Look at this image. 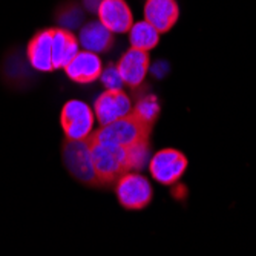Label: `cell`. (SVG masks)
<instances>
[{
	"label": "cell",
	"instance_id": "obj_7",
	"mask_svg": "<svg viewBox=\"0 0 256 256\" xmlns=\"http://www.w3.org/2000/svg\"><path fill=\"white\" fill-rule=\"evenodd\" d=\"M96 117L102 126L117 122L132 110V103L123 90H104L96 100Z\"/></svg>",
	"mask_w": 256,
	"mask_h": 256
},
{
	"label": "cell",
	"instance_id": "obj_14",
	"mask_svg": "<svg viewBox=\"0 0 256 256\" xmlns=\"http://www.w3.org/2000/svg\"><path fill=\"white\" fill-rule=\"evenodd\" d=\"M114 43L112 32L100 22H90L80 31V44L84 51L100 54L106 52Z\"/></svg>",
	"mask_w": 256,
	"mask_h": 256
},
{
	"label": "cell",
	"instance_id": "obj_10",
	"mask_svg": "<svg viewBox=\"0 0 256 256\" xmlns=\"http://www.w3.org/2000/svg\"><path fill=\"white\" fill-rule=\"evenodd\" d=\"M117 69L122 76L123 83H126L130 88H138L148 74L149 56L144 51L130 48L123 54V57L117 63Z\"/></svg>",
	"mask_w": 256,
	"mask_h": 256
},
{
	"label": "cell",
	"instance_id": "obj_11",
	"mask_svg": "<svg viewBox=\"0 0 256 256\" xmlns=\"http://www.w3.org/2000/svg\"><path fill=\"white\" fill-rule=\"evenodd\" d=\"M64 71L69 78L77 83H92L102 76L103 66L98 54L78 51V54L71 60V63L64 68Z\"/></svg>",
	"mask_w": 256,
	"mask_h": 256
},
{
	"label": "cell",
	"instance_id": "obj_6",
	"mask_svg": "<svg viewBox=\"0 0 256 256\" xmlns=\"http://www.w3.org/2000/svg\"><path fill=\"white\" fill-rule=\"evenodd\" d=\"M186 169H188V158L175 149H162L156 152L149 162L152 178L164 186L175 184L184 175Z\"/></svg>",
	"mask_w": 256,
	"mask_h": 256
},
{
	"label": "cell",
	"instance_id": "obj_1",
	"mask_svg": "<svg viewBox=\"0 0 256 256\" xmlns=\"http://www.w3.org/2000/svg\"><path fill=\"white\" fill-rule=\"evenodd\" d=\"M92 168L100 186L115 184L123 175L140 170L148 161L149 142L134 146H118L112 143L92 142L86 138Z\"/></svg>",
	"mask_w": 256,
	"mask_h": 256
},
{
	"label": "cell",
	"instance_id": "obj_8",
	"mask_svg": "<svg viewBox=\"0 0 256 256\" xmlns=\"http://www.w3.org/2000/svg\"><path fill=\"white\" fill-rule=\"evenodd\" d=\"M98 22L114 32H128L134 25V17L124 0H102L97 10Z\"/></svg>",
	"mask_w": 256,
	"mask_h": 256
},
{
	"label": "cell",
	"instance_id": "obj_18",
	"mask_svg": "<svg viewBox=\"0 0 256 256\" xmlns=\"http://www.w3.org/2000/svg\"><path fill=\"white\" fill-rule=\"evenodd\" d=\"M84 4H86L88 10H90V11H97L98 6H100V4H102V0H84Z\"/></svg>",
	"mask_w": 256,
	"mask_h": 256
},
{
	"label": "cell",
	"instance_id": "obj_13",
	"mask_svg": "<svg viewBox=\"0 0 256 256\" xmlns=\"http://www.w3.org/2000/svg\"><path fill=\"white\" fill-rule=\"evenodd\" d=\"M78 42L66 30H52V66L54 69H64L78 54Z\"/></svg>",
	"mask_w": 256,
	"mask_h": 256
},
{
	"label": "cell",
	"instance_id": "obj_12",
	"mask_svg": "<svg viewBox=\"0 0 256 256\" xmlns=\"http://www.w3.org/2000/svg\"><path fill=\"white\" fill-rule=\"evenodd\" d=\"M28 60L37 71L50 72L52 66V30L38 31L28 43Z\"/></svg>",
	"mask_w": 256,
	"mask_h": 256
},
{
	"label": "cell",
	"instance_id": "obj_5",
	"mask_svg": "<svg viewBox=\"0 0 256 256\" xmlns=\"http://www.w3.org/2000/svg\"><path fill=\"white\" fill-rule=\"evenodd\" d=\"M63 161L69 174L80 182L88 186H100L94 168H92L89 146L86 140H80V142L66 140L63 146Z\"/></svg>",
	"mask_w": 256,
	"mask_h": 256
},
{
	"label": "cell",
	"instance_id": "obj_16",
	"mask_svg": "<svg viewBox=\"0 0 256 256\" xmlns=\"http://www.w3.org/2000/svg\"><path fill=\"white\" fill-rule=\"evenodd\" d=\"M132 110L138 115L143 122L149 123L154 126L155 120L160 115V103L156 100V97L154 96H146L142 100H138L135 108H132Z\"/></svg>",
	"mask_w": 256,
	"mask_h": 256
},
{
	"label": "cell",
	"instance_id": "obj_2",
	"mask_svg": "<svg viewBox=\"0 0 256 256\" xmlns=\"http://www.w3.org/2000/svg\"><path fill=\"white\" fill-rule=\"evenodd\" d=\"M152 124L143 122L138 115L130 110L126 117L114 122L110 124L102 126L98 130L92 132L88 138L92 142L112 143L118 146H134L143 142H149Z\"/></svg>",
	"mask_w": 256,
	"mask_h": 256
},
{
	"label": "cell",
	"instance_id": "obj_4",
	"mask_svg": "<svg viewBox=\"0 0 256 256\" xmlns=\"http://www.w3.org/2000/svg\"><path fill=\"white\" fill-rule=\"evenodd\" d=\"M94 117V112L86 103L80 100L68 102L60 114V123L66 140H72V142L86 140L92 134Z\"/></svg>",
	"mask_w": 256,
	"mask_h": 256
},
{
	"label": "cell",
	"instance_id": "obj_15",
	"mask_svg": "<svg viewBox=\"0 0 256 256\" xmlns=\"http://www.w3.org/2000/svg\"><path fill=\"white\" fill-rule=\"evenodd\" d=\"M129 40H130V48L149 52L158 44L160 32L152 25H149L146 20L136 22L129 30Z\"/></svg>",
	"mask_w": 256,
	"mask_h": 256
},
{
	"label": "cell",
	"instance_id": "obj_3",
	"mask_svg": "<svg viewBox=\"0 0 256 256\" xmlns=\"http://www.w3.org/2000/svg\"><path fill=\"white\" fill-rule=\"evenodd\" d=\"M118 202L128 210H142L152 201V186L140 174L129 172L115 182Z\"/></svg>",
	"mask_w": 256,
	"mask_h": 256
},
{
	"label": "cell",
	"instance_id": "obj_17",
	"mask_svg": "<svg viewBox=\"0 0 256 256\" xmlns=\"http://www.w3.org/2000/svg\"><path fill=\"white\" fill-rule=\"evenodd\" d=\"M100 78H102L106 90H122L123 80H122V76L117 69V64H109L102 72Z\"/></svg>",
	"mask_w": 256,
	"mask_h": 256
},
{
	"label": "cell",
	"instance_id": "obj_9",
	"mask_svg": "<svg viewBox=\"0 0 256 256\" xmlns=\"http://www.w3.org/2000/svg\"><path fill=\"white\" fill-rule=\"evenodd\" d=\"M178 16L180 10L175 0H148L144 5V20L160 34L170 31Z\"/></svg>",
	"mask_w": 256,
	"mask_h": 256
}]
</instances>
